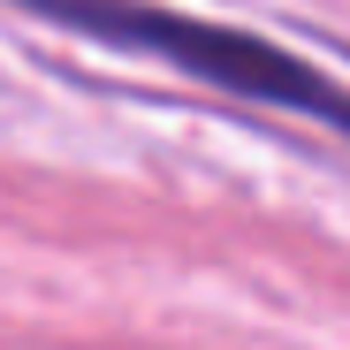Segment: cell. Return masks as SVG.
Listing matches in <instances>:
<instances>
[{"label":"cell","mask_w":350,"mask_h":350,"mask_svg":"<svg viewBox=\"0 0 350 350\" xmlns=\"http://www.w3.org/2000/svg\"><path fill=\"white\" fill-rule=\"evenodd\" d=\"M23 16H46L77 38H99V46H122V53H152V62L183 69L228 99H259V107H282V114H305V122L350 137V84H335L327 69L297 62L289 46L259 38V31H237V23H206V16H183V8H160V0H8Z\"/></svg>","instance_id":"1"}]
</instances>
